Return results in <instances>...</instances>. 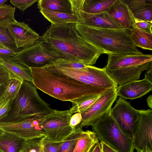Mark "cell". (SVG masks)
Returning <instances> with one entry per match:
<instances>
[{
    "mask_svg": "<svg viewBox=\"0 0 152 152\" xmlns=\"http://www.w3.org/2000/svg\"><path fill=\"white\" fill-rule=\"evenodd\" d=\"M47 50L59 58L94 64L103 50L87 42L76 29L75 23L51 25L38 40Z\"/></svg>",
    "mask_w": 152,
    "mask_h": 152,
    "instance_id": "1",
    "label": "cell"
},
{
    "mask_svg": "<svg viewBox=\"0 0 152 152\" xmlns=\"http://www.w3.org/2000/svg\"><path fill=\"white\" fill-rule=\"evenodd\" d=\"M29 68L32 82L37 88L63 101L72 102L85 97L100 94L108 89L56 76L42 68Z\"/></svg>",
    "mask_w": 152,
    "mask_h": 152,
    "instance_id": "2",
    "label": "cell"
},
{
    "mask_svg": "<svg viewBox=\"0 0 152 152\" xmlns=\"http://www.w3.org/2000/svg\"><path fill=\"white\" fill-rule=\"evenodd\" d=\"M76 29L88 42L103 50L108 55L143 54L130 37L131 28H101L75 23Z\"/></svg>",
    "mask_w": 152,
    "mask_h": 152,
    "instance_id": "3",
    "label": "cell"
},
{
    "mask_svg": "<svg viewBox=\"0 0 152 152\" xmlns=\"http://www.w3.org/2000/svg\"><path fill=\"white\" fill-rule=\"evenodd\" d=\"M37 88L32 82L23 80L8 115L0 122H11L34 116L44 117L51 113L53 109L40 97Z\"/></svg>",
    "mask_w": 152,
    "mask_h": 152,
    "instance_id": "4",
    "label": "cell"
},
{
    "mask_svg": "<svg viewBox=\"0 0 152 152\" xmlns=\"http://www.w3.org/2000/svg\"><path fill=\"white\" fill-rule=\"evenodd\" d=\"M93 131L102 141L119 152H134L133 142L121 129L108 113L91 125Z\"/></svg>",
    "mask_w": 152,
    "mask_h": 152,
    "instance_id": "5",
    "label": "cell"
},
{
    "mask_svg": "<svg viewBox=\"0 0 152 152\" xmlns=\"http://www.w3.org/2000/svg\"><path fill=\"white\" fill-rule=\"evenodd\" d=\"M63 75L79 83L97 87L109 89L118 87L107 74L105 67L101 68L86 65L81 69L66 68Z\"/></svg>",
    "mask_w": 152,
    "mask_h": 152,
    "instance_id": "6",
    "label": "cell"
},
{
    "mask_svg": "<svg viewBox=\"0 0 152 152\" xmlns=\"http://www.w3.org/2000/svg\"><path fill=\"white\" fill-rule=\"evenodd\" d=\"M72 115L69 110L53 109L51 113L44 117L42 126L45 137L55 142H61L66 139L75 130L69 125Z\"/></svg>",
    "mask_w": 152,
    "mask_h": 152,
    "instance_id": "7",
    "label": "cell"
},
{
    "mask_svg": "<svg viewBox=\"0 0 152 152\" xmlns=\"http://www.w3.org/2000/svg\"><path fill=\"white\" fill-rule=\"evenodd\" d=\"M110 114L122 131L133 142L138 125L140 110L134 108L129 102L119 96Z\"/></svg>",
    "mask_w": 152,
    "mask_h": 152,
    "instance_id": "8",
    "label": "cell"
},
{
    "mask_svg": "<svg viewBox=\"0 0 152 152\" xmlns=\"http://www.w3.org/2000/svg\"><path fill=\"white\" fill-rule=\"evenodd\" d=\"M44 117L34 116L11 122H0V129L25 140L45 137L42 125Z\"/></svg>",
    "mask_w": 152,
    "mask_h": 152,
    "instance_id": "9",
    "label": "cell"
},
{
    "mask_svg": "<svg viewBox=\"0 0 152 152\" xmlns=\"http://www.w3.org/2000/svg\"><path fill=\"white\" fill-rule=\"evenodd\" d=\"M59 57L46 50L38 40L29 47L21 50L10 59L17 61L28 68H42Z\"/></svg>",
    "mask_w": 152,
    "mask_h": 152,
    "instance_id": "10",
    "label": "cell"
},
{
    "mask_svg": "<svg viewBox=\"0 0 152 152\" xmlns=\"http://www.w3.org/2000/svg\"><path fill=\"white\" fill-rule=\"evenodd\" d=\"M117 88H109L101 94L90 107L80 112L82 120L79 127L91 126L102 116L110 112L112 106L117 97Z\"/></svg>",
    "mask_w": 152,
    "mask_h": 152,
    "instance_id": "11",
    "label": "cell"
},
{
    "mask_svg": "<svg viewBox=\"0 0 152 152\" xmlns=\"http://www.w3.org/2000/svg\"><path fill=\"white\" fill-rule=\"evenodd\" d=\"M137 127L133 141L137 152H152V110H140Z\"/></svg>",
    "mask_w": 152,
    "mask_h": 152,
    "instance_id": "12",
    "label": "cell"
},
{
    "mask_svg": "<svg viewBox=\"0 0 152 152\" xmlns=\"http://www.w3.org/2000/svg\"><path fill=\"white\" fill-rule=\"evenodd\" d=\"M81 23L87 26L101 28L120 29L124 28L107 12L97 14H90L72 8Z\"/></svg>",
    "mask_w": 152,
    "mask_h": 152,
    "instance_id": "13",
    "label": "cell"
},
{
    "mask_svg": "<svg viewBox=\"0 0 152 152\" xmlns=\"http://www.w3.org/2000/svg\"><path fill=\"white\" fill-rule=\"evenodd\" d=\"M8 29L15 40L17 48L20 50L34 44L40 37L28 24L15 20L10 24Z\"/></svg>",
    "mask_w": 152,
    "mask_h": 152,
    "instance_id": "14",
    "label": "cell"
},
{
    "mask_svg": "<svg viewBox=\"0 0 152 152\" xmlns=\"http://www.w3.org/2000/svg\"><path fill=\"white\" fill-rule=\"evenodd\" d=\"M151 67H152V61L112 70L106 69L107 74L117 86H120L140 80L142 72L145 70H148Z\"/></svg>",
    "mask_w": 152,
    "mask_h": 152,
    "instance_id": "15",
    "label": "cell"
},
{
    "mask_svg": "<svg viewBox=\"0 0 152 152\" xmlns=\"http://www.w3.org/2000/svg\"><path fill=\"white\" fill-rule=\"evenodd\" d=\"M106 70H112L127 67L152 61V55L142 54L140 55H108Z\"/></svg>",
    "mask_w": 152,
    "mask_h": 152,
    "instance_id": "16",
    "label": "cell"
},
{
    "mask_svg": "<svg viewBox=\"0 0 152 152\" xmlns=\"http://www.w3.org/2000/svg\"><path fill=\"white\" fill-rule=\"evenodd\" d=\"M152 90V83L144 78L132 82L117 88V96L126 99L142 97Z\"/></svg>",
    "mask_w": 152,
    "mask_h": 152,
    "instance_id": "17",
    "label": "cell"
},
{
    "mask_svg": "<svg viewBox=\"0 0 152 152\" xmlns=\"http://www.w3.org/2000/svg\"><path fill=\"white\" fill-rule=\"evenodd\" d=\"M105 11L124 28L134 27L135 19L133 14L121 0H116Z\"/></svg>",
    "mask_w": 152,
    "mask_h": 152,
    "instance_id": "18",
    "label": "cell"
},
{
    "mask_svg": "<svg viewBox=\"0 0 152 152\" xmlns=\"http://www.w3.org/2000/svg\"><path fill=\"white\" fill-rule=\"evenodd\" d=\"M116 0H70L72 8L90 14L105 11Z\"/></svg>",
    "mask_w": 152,
    "mask_h": 152,
    "instance_id": "19",
    "label": "cell"
},
{
    "mask_svg": "<svg viewBox=\"0 0 152 152\" xmlns=\"http://www.w3.org/2000/svg\"><path fill=\"white\" fill-rule=\"evenodd\" d=\"M0 64L12 75L23 80L32 82V77L29 68L10 59L0 60Z\"/></svg>",
    "mask_w": 152,
    "mask_h": 152,
    "instance_id": "20",
    "label": "cell"
},
{
    "mask_svg": "<svg viewBox=\"0 0 152 152\" xmlns=\"http://www.w3.org/2000/svg\"><path fill=\"white\" fill-rule=\"evenodd\" d=\"M39 12L48 21L53 25L70 23H78L81 22L75 14H69L42 9Z\"/></svg>",
    "mask_w": 152,
    "mask_h": 152,
    "instance_id": "21",
    "label": "cell"
},
{
    "mask_svg": "<svg viewBox=\"0 0 152 152\" xmlns=\"http://www.w3.org/2000/svg\"><path fill=\"white\" fill-rule=\"evenodd\" d=\"M99 142L98 138L94 132L83 130L79 136L73 152H91Z\"/></svg>",
    "mask_w": 152,
    "mask_h": 152,
    "instance_id": "22",
    "label": "cell"
},
{
    "mask_svg": "<svg viewBox=\"0 0 152 152\" xmlns=\"http://www.w3.org/2000/svg\"><path fill=\"white\" fill-rule=\"evenodd\" d=\"M25 140L3 132L0 135V151L2 152H19Z\"/></svg>",
    "mask_w": 152,
    "mask_h": 152,
    "instance_id": "23",
    "label": "cell"
},
{
    "mask_svg": "<svg viewBox=\"0 0 152 152\" xmlns=\"http://www.w3.org/2000/svg\"><path fill=\"white\" fill-rule=\"evenodd\" d=\"M37 7L53 11L73 14L70 0H39Z\"/></svg>",
    "mask_w": 152,
    "mask_h": 152,
    "instance_id": "24",
    "label": "cell"
},
{
    "mask_svg": "<svg viewBox=\"0 0 152 152\" xmlns=\"http://www.w3.org/2000/svg\"><path fill=\"white\" fill-rule=\"evenodd\" d=\"M130 37L137 47L152 50V34L133 27L131 29Z\"/></svg>",
    "mask_w": 152,
    "mask_h": 152,
    "instance_id": "25",
    "label": "cell"
},
{
    "mask_svg": "<svg viewBox=\"0 0 152 152\" xmlns=\"http://www.w3.org/2000/svg\"><path fill=\"white\" fill-rule=\"evenodd\" d=\"M23 80L12 74L11 77L3 85L0 101L10 99H14L20 91Z\"/></svg>",
    "mask_w": 152,
    "mask_h": 152,
    "instance_id": "26",
    "label": "cell"
},
{
    "mask_svg": "<svg viewBox=\"0 0 152 152\" xmlns=\"http://www.w3.org/2000/svg\"><path fill=\"white\" fill-rule=\"evenodd\" d=\"M100 94L85 97L72 102V105L69 112L73 114L86 110L98 99Z\"/></svg>",
    "mask_w": 152,
    "mask_h": 152,
    "instance_id": "27",
    "label": "cell"
},
{
    "mask_svg": "<svg viewBox=\"0 0 152 152\" xmlns=\"http://www.w3.org/2000/svg\"><path fill=\"white\" fill-rule=\"evenodd\" d=\"M15 8L4 4L0 7V27L8 28L10 24L15 19Z\"/></svg>",
    "mask_w": 152,
    "mask_h": 152,
    "instance_id": "28",
    "label": "cell"
},
{
    "mask_svg": "<svg viewBox=\"0 0 152 152\" xmlns=\"http://www.w3.org/2000/svg\"><path fill=\"white\" fill-rule=\"evenodd\" d=\"M82 129H75L68 137L61 142L58 152H73Z\"/></svg>",
    "mask_w": 152,
    "mask_h": 152,
    "instance_id": "29",
    "label": "cell"
},
{
    "mask_svg": "<svg viewBox=\"0 0 152 152\" xmlns=\"http://www.w3.org/2000/svg\"><path fill=\"white\" fill-rule=\"evenodd\" d=\"M0 43L15 53L19 52L15 40L8 28L0 27Z\"/></svg>",
    "mask_w": 152,
    "mask_h": 152,
    "instance_id": "30",
    "label": "cell"
},
{
    "mask_svg": "<svg viewBox=\"0 0 152 152\" xmlns=\"http://www.w3.org/2000/svg\"><path fill=\"white\" fill-rule=\"evenodd\" d=\"M43 137L25 140L19 152H43L42 145Z\"/></svg>",
    "mask_w": 152,
    "mask_h": 152,
    "instance_id": "31",
    "label": "cell"
},
{
    "mask_svg": "<svg viewBox=\"0 0 152 152\" xmlns=\"http://www.w3.org/2000/svg\"><path fill=\"white\" fill-rule=\"evenodd\" d=\"M132 14L144 8L152 7V0H121Z\"/></svg>",
    "mask_w": 152,
    "mask_h": 152,
    "instance_id": "32",
    "label": "cell"
},
{
    "mask_svg": "<svg viewBox=\"0 0 152 152\" xmlns=\"http://www.w3.org/2000/svg\"><path fill=\"white\" fill-rule=\"evenodd\" d=\"M133 14L135 19L152 23V7L144 8Z\"/></svg>",
    "mask_w": 152,
    "mask_h": 152,
    "instance_id": "33",
    "label": "cell"
},
{
    "mask_svg": "<svg viewBox=\"0 0 152 152\" xmlns=\"http://www.w3.org/2000/svg\"><path fill=\"white\" fill-rule=\"evenodd\" d=\"M61 143L52 141L44 137L42 141L43 152H58Z\"/></svg>",
    "mask_w": 152,
    "mask_h": 152,
    "instance_id": "34",
    "label": "cell"
},
{
    "mask_svg": "<svg viewBox=\"0 0 152 152\" xmlns=\"http://www.w3.org/2000/svg\"><path fill=\"white\" fill-rule=\"evenodd\" d=\"M39 0H11L10 3L24 12L27 8L31 6Z\"/></svg>",
    "mask_w": 152,
    "mask_h": 152,
    "instance_id": "35",
    "label": "cell"
},
{
    "mask_svg": "<svg viewBox=\"0 0 152 152\" xmlns=\"http://www.w3.org/2000/svg\"><path fill=\"white\" fill-rule=\"evenodd\" d=\"M12 99L0 101V121L7 116L11 109Z\"/></svg>",
    "mask_w": 152,
    "mask_h": 152,
    "instance_id": "36",
    "label": "cell"
},
{
    "mask_svg": "<svg viewBox=\"0 0 152 152\" xmlns=\"http://www.w3.org/2000/svg\"><path fill=\"white\" fill-rule=\"evenodd\" d=\"M152 23L146 21H139L135 19L134 27L137 28L146 32L152 34Z\"/></svg>",
    "mask_w": 152,
    "mask_h": 152,
    "instance_id": "37",
    "label": "cell"
},
{
    "mask_svg": "<svg viewBox=\"0 0 152 152\" xmlns=\"http://www.w3.org/2000/svg\"><path fill=\"white\" fill-rule=\"evenodd\" d=\"M82 120L81 113L80 112L75 113L71 116L69 121V125L74 130L80 129L79 127V126Z\"/></svg>",
    "mask_w": 152,
    "mask_h": 152,
    "instance_id": "38",
    "label": "cell"
},
{
    "mask_svg": "<svg viewBox=\"0 0 152 152\" xmlns=\"http://www.w3.org/2000/svg\"><path fill=\"white\" fill-rule=\"evenodd\" d=\"M16 53L6 48H0V60H9L14 57Z\"/></svg>",
    "mask_w": 152,
    "mask_h": 152,
    "instance_id": "39",
    "label": "cell"
},
{
    "mask_svg": "<svg viewBox=\"0 0 152 152\" xmlns=\"http://www.w3.org/2000/svg\"><path fill=\"white\" fill-rule=\"evenodd\" d=\"M11 75V73L0 64V85L4 84Z\"/></svg>",
    "mask_w": 152,
    "mask_h": 152,
    "instance_id": "40",
    "label": "cell"
},
{
    "mask_svg": "<svg viewBox=\"0 0 152 152\" xmlns=\"http://www.w3.org/2000/svg\"><path fill=\"white\" fill-rule=\"evenodd\" d=\"M102 152H119L102 141H100Z\"/></svg>",
    "mask_w": 152,
    "mask_h": 152,
    "instance_id": "41",
    "label": "cell"
},
{
    "mask_svg": "<svg viewBox=\"0 0 152 152\" xmlns=\"http://www.w3.org/2000/svg\"><path fill=\"white\" fill-rule=\"evenodd\" d=\"M147 71L145 74L144 79L152 83V67Z\"/></svg>",
    "mask_w": 152,
    "mask_h": 152,
    "instance_id": "42",
    "label": "cell"
},
{
    "mask_svg": "<svg viewBox=\"0 0 152 152\" xmlns=\"http://www.w3.org/2000/svg\"><path fill=\"white\" fill-rule=\"evenodd\" d=\"M91 152H102L100 142H97Z\"/></svg>",
    "mask_w": 152,
    "mask_h": 152,
    "instance_id": "43",
    "label": "cell"
},
{
    "mask_svg": "<svg viewBox=\"0 0 152 152\" xmlns=\"http://www.w3.org/2000/svg\"><path fill=\"white\" fill-rule=\"evenodd\" d=\"M146 102L147 103L148 107L151 108L152 109V95H150L146 99Z\"/></svg>",
    "mask_w": 152,
    "mask_h": 152,
    "instance_id": "44",
    "label": "cell"
},
{
    "mask_svg": "<svg viewBox=\"0 0 152 152\" xmlns=\"http://www.w3.org/2000/svg\"><path fill=\"white\" fill-rule=\"evenodd\" d=\"M8 0H0V7L3 5Z\"/></svg>",
    "mask_w": 152,
    "mask_h": 152,
    "instance_id": "45",
    "label": "cell"
},
{
    "mask_svg": "<svg viewBox=\"0 0 152 152\" xmlns=\"http://www.w3.org/2000/svg\"><path fill=\"white\" fill-rule=\"evenodd\" d=\"M0 85V96L1 94L3 88V85Z\"/></svg>",
    "mask_w": 152,
    "mask_h": 152,
    "instance_id": "46",
    "label": "cell"
},
{
    "mask_svg": "<svg viewBox=\"0 0 152 152\" xmlns=\"http://www.w3.org/2000/svg\"><path fill=\"white\" fill-rule=\"evenodd\" d=\"M5 48L0 43V48Z\"/></svg>",
    "mask_w": 152,
    "mask_h": 152,
    "instance_id": "47",
    "label": "cell"
},
{
    "mask_svg": "<svg viewBox=\"0 0 152 152\" xmlns=\"http://www.w3.org/2000/svg\"><path fill=\"white\" fill-rule=\"evenodd\" d=\"M3 131L0 129V135H1L3 133Z\"/></svg>",
    "mask_w": 152,
    "mask_h": 152,
    "instance_id": "48",
    "label": "cell"
},
{
    "mask_svg": "<svg viewBox=\"0 0 152 152\" xmlns=\"http://www.w3.org/2000/svg\"><path fill=\"white\" fill-rule=\"evenodd\" d=\"M0 152H1V151H0Z\"/></svg>",
    "mask_w": 152,
    "mask_h": 152,
    "instance_id": "49",
    "label": "cell"
},
{
    "mask_svg": "<svg viewBox=\"0 0 152 152\" xmlns=\"http://www.w3.org/2000/svg\"></svg>",
    "mask_w": 152,
    "mask_h": 152,
    "instance_id": "50",
    "label": "cell"
}]
</instances>
